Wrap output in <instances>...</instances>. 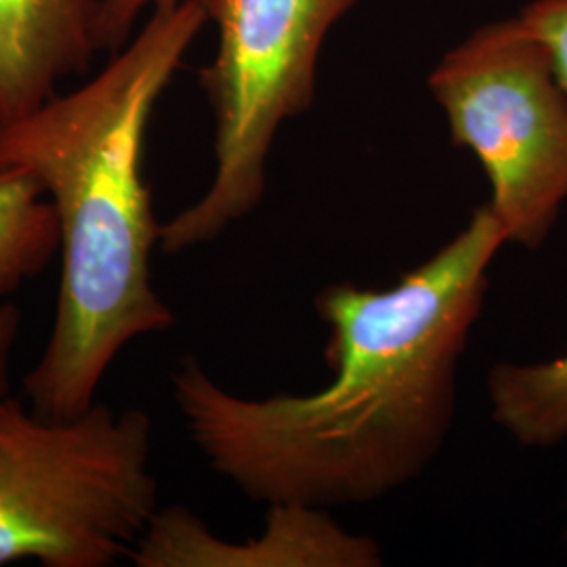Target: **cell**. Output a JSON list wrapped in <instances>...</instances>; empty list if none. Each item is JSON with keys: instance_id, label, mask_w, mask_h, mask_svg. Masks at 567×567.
I'll return each mask as SVG.
<instances>
[{"instance_id": "obj_8", "label": "cell", "mask_w": 567, "mask_h": 567, "mask_svg": "<svg viewBox=\"0 0 567 567\" xmlns=\"http://www.w3.org/2000/svg\"><path fill=\"white\" fill-rule=\"evenodd\" d=\"M494 423L526 447L559 446L567 440V351L545 362H501L487 372Z\"/></svg>"}, {"instance_id": "obj_3", "label": "cell", "mask_w": 567, "mask_h": 567, "mask_svg": "<svg viewBox=\"0 0 567 567\" xmlns=\"http://www.w3.org/2000/svg\"><path fill=\"white\" fill-rule=\"evenodd\" d=\"M152 421L91 405L53 419L0 398V566L107 567L133 553L158 511Z\"/></svg>"}, {"instance_id": "obj_6", "label": "cell", "mask_w": 567, "mask_h": 567, "mask_svg": "<svg viewBox=\"0 0 567 567\" xmlns=\"http://www.w3.org/2000/svg\"><path fill=\"white\" fill-rule=\"evenodd\" d=\"M140 567H374L372 538L337 526L326 508L269 505L264 534L227 543L185 507L158 508L131 553Z\"/></svg>"}, {"instance_id": "obj_12", "label": "cell", "mask_w": 567, "mask_h": 567, "mask_svg": "<svg viewBox=\"0 0 567 567\" xmlns=\"http://www.w3.org/2000/svg\"><path fill=\"white\" fill-rule=\"evenodd\" d=\"M21 332V311L18 305H0V398L9 393V365Z\"/></svg>"}, {"instance_id": "obj_7", "label": "cell", "mask_w": 567, "mask_h": 567, "mask_svg": "<svg viewBox=\"0 0 567 567\" xmlns=\"http://www.w3.org/2000/svg\"><path fill=\"white\" fill-rule=\"evenodd\" d=\"M97 49V0H0V124L53 100Z\"/></svg>"}, {"instance_id": "obj_11", "label": "cell", "mask_w": 567, "mask_h": 567, "mask_svg": "<svg viewBox=\"0 0 567 567\" xmlns=\"http://www.w3.org/2000/svg\"><path fill=\"white\" fill-rule=\"evenodd\" d=\"M177 0H97V28L102 49H121L145 11Z\"/></svg>"}, {"instance_id": "obj_10", "label": "cell", "mask_w": 567, "mask_h": 567, "mask_svg": "<svg viewBox=\"0 0 567 567\" xmlns=\"http://www.w3.org/2000/svg\"><path fill=\"white\" fill-rule=\"evenodd\" d=\"M519 21L547 49L553 74L567 97V0H536Z\"/></svg>"}, {"instance_id": "obj_9", "label": "cell", "mask_w": 567, "mask_h": 567, "mask_svg": "<svg viewBox=\"0 0 567 567\" xmlns=\"http://www.w3.org/2000/svg\"><path fill=\"white\" fill-rule=\"evenodd\" d=\"M60 250V224L41 183L0 164V297L37 278Z\"/></svg>"}, {"instance_id": "obj_2", "label": "cell", "mask_w": 567, "mask_h": 567, "mask_svg": "<svg viewBox=\"0 0 567 567\" xmlns=\"http://www.w3.org/2000/svg\"><path fill=\"white\" fill-rule=\"evenodd\" d=\"M206 20V0L154 9L95 79L0 124V164L41 183L60 224L55 324L23 379L30 405L44 416L86 412L126 344L175 324L152 284L161 225L143 179V142L154 105Z\"/></svg>"}, {"instance_id": "obj_1", "label": "cell", "mask_w": 567, "mask_h": 567, "mask_svg": "<svg viewBox=\"0 0 567 567\" xmlns=\"http://www.w3.org/2000/svg\"><path fill=\"white\" fill-rule=\"evenodd\" d=\"M505 244L484 204L395 286L324 288L316 309L334 377L313 393L248 400L183 358L173 395L208 466L267 507L365 505L416 482L446 446L461 360Z\"/></svg>"}, {"instance_id": "obj_5", "label": "cell", "mask_w": 567, "mask_h": 567, "mask_svg": "<svg viewBox=\"0 0 567 567\" xmlns=\"http://www.w3.org/2000/svg\"><path fill=\"white\" fill-rule=\"evenodd\" d=\"M452 142L489 182L487 208L507 244L547 243L567 200V97L543 42L519 20L475 32L431 76Z\"/></svg>"}, {"instance_id": "obj_4", "label": "cell", "mask_w": 567, "mask_h": 567, "mask_svg": "<svg viewBox=\"0 0 567 567\" xmlns=\"http://www.w3.org/2000/svg\"><path fill=\"white\" fill-rule=\"evenodd\" d=\"M358 0H206L217 23L203 86L215 114V175L198 203L161 225L168 255L213 243L252 213L278 128L313 100L330 25Z\"/></svg>"}]
</instances>
